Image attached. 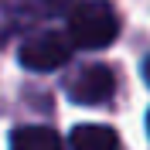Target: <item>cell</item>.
I'll use <instances>...</instances> for the list:
<instances>
[{
  "label": "cell",
  "mask_w": 150,
  "mask_h": 150,
  "mask_svg": "<svg viewBox=\"0 0 150 150\" xmlns=\"http://www.w3.org/2000/svg\"><path fill=\"white\" fill-rule=\"evenodd\" d=\"M120 34V14L109 0H82L68 10V41L75 48L96 51L116 41Z\"/></svg>",
  "instance_id": "1"
},
{
  "label": "cell",
  "mask_w": 150,
  "mask_h": 150,
  "mask_svg": "<svg viewBox=\"0 0 150 150\" xmlns=\"http://www.w3.org/2000/svg\"><path fill=\"white\" fill-rule=\"evenodd\" d=\"M72 55V41L68 34H55V31H41V34H31L24 45H21V65L31 68V72H51V68H62Z\"/></svg>",
  "instance_id": "2"
},
{
  "label": "cell",
  "mask_w": 150,
  "mask_h": 150,
  "mask_svg": "<svg viewBox=\"0 0 150 150\" xmlns=\"http://www.w3.org/2000/svg\"><path fill=\"white\" fill-rule=\"evenodd\" d=\"M112 92H116V75H112L109 65H85L68 82V96H72L75 103H82V106L106 103Z\"/></svg>",
  "instance_id": "3"
},
{
  "label": "cell",
  "mask_w": 150,
  "mask_h": 150,
  "mask_svg": "<svg viewBox=\"0 0 150 150\" xmlns=\"http://www.w3.org/2000/svg\"><path fill=\"white\" fill-rule=\"evenodd\" d=\"M72 150H120V137L112 126L82 123L72 130Z\"/></svg>",
  "instance_id": "4"
},
{
  "label": "cell",
  "mask_w": 150,
  "mask_h": 150,
  "mask_svg": "<svg viewBox=\"0 0 150 150\" xmlns=\"http://www.w3.org/2000/svg\"><path fill=\"white\" fill-rule=\"evenodd\" d=\"M10 150H65L51 126H17L10 133Z\"/></svg>",
  "instance_id": "5"
},
{
  "label": "cell",
  "mask_w": 150,
  "mask_h": 150,
  "mask_svg": "<svg viewBox=\"0 0 150 150\" xmlns=\"http://www.w3.org/2000/svg\"><path fill=\"white\" fill-rule=\"evenodd\" d=\"M143 75H147V82H150V58H147V65H143Z\"/></svg>",
  "instance_id": "6"
},
{
  "label": "cell",
  "mask_w": 150,
  "mask_h": 150,
  "mask_svg": "<svg viewBox=\"0 0 150 150\" xmlns=\"http://www.w3.org/2000/svg\"><path fill=\"white\" fill-rule=\"evenodd\" d=\"M147 130H150V112H147Z\"/></svg>",
  "instance_id": "7"
}]
</instances>
